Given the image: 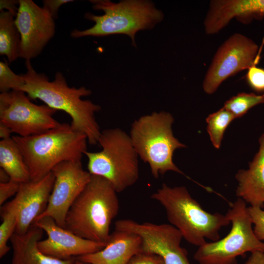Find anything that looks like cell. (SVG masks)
I'll return each mask as SVG.
<instances>
[{"label":"cell","mask_w":264,"mask_h":264,"mask_svg":"<svg viewBox=\"0 0 264 264\" xmlns=\"http://www.w3.org/2000/svg\"><path fill=\"white\" fill-rule=\"evenodd\" d=\"M25 66L27 71L22 74L25 83L19 90L30 99H39L53 109L66 112L71 117L74 130L84 133L90 145L98 144L101 131L95 114L101 108L90 100L82 99L90 95L91 91L84 87H69L60 72H57L54 80L50 81L45 74L35 70L30 61H26Z\"/></svg>","instance_id":"6da1fadb"},{"label":"cell","mask_w":264,"mask_h":264,"mask_svg":"<svg viewBox=\"0 0 264 264\" xmlns=\"http://www.w3.org/2000/svg\"><path fill=\"white\" fill-rule=\"evenodd\" d=\"M117 193L107 179L91 175L68 210L64 228L84 239L107 243L110 223L119 211Z\"/></svg>","instance_id":"7a4b0ae2"},{"label":"cell","mask_w":264,"mask_h":264,"mask_svg":"<svg viewBox=\"0 0 264 264\" xmlns=\"http://www.w3.org/2000/svg\"><path fill=\"white\" fill-rule=\"evenodd\" d=\"M28 168L30 180L38 181L65 161H81L87 151L88 138L64 123L40 134L13 136Z\"/></svg>","instance_id":"3957f363"},{"label":"cell","mask_w":264,"mask_h":264,"mask_svg":"<svg viewBox=\"0 0 264 264\" xmlns=\"http://www.w3.org/2000/svg\"><path fill=\"white\" fill-rule=\"evenodd\" d=\"M151 198L164 207L167 220L183 238L198 247L205 243L206 239H220V230L230 223L226 215L204 210L185 186L171 187L163 183Z\"/></svg>","instance_id":"277c9868"},{"label":"cell","mask_w":264,"mask_h":264,"mask_svg":"<svg viewBox=\"0 0 264 264\" xmlns=\"http://www.w3.org/2000/svg\"><path fill=\"white\" fill-rule=\"evenodd\" d=\"M90 1L94 10H101L104 14L97 16L90 12L86 13L85 18L93 21L94 24L84 30H73L70 33L72 38L123 34L129 36L132 45L136 47V33L141 30L152 29L164 17L163 12L157 9L151 0H123L118 2L109 0Z\"/></svg>","instance_id":"5b68a950"},{"label":"cell","mask_w":264,"mask_h":264,"mask_svg":"<svg viewBox=\"0 0 264 264\" xmlns=\"http://www.w3.org/2000/svg\"><path fill=\"white\" fill-rule=\"evenodd\" d=\"M174 119L168 112H153L135 120L130 137L138 156L156 178L169 171L182 174L173 161L175 151L186 146L173 135Z\"/></svg>","instance_id":"8992f818"},{"label":"cell","mask_w":264,"mask_h":264,"mask_svg":"<svg viewBox=\"0 0 264 264\" xmlns=\"http://www.w3.org/2000/svg\"><path fill=\"white\" fill-rule=\"evenodd\" d=\"M98 144L101 151L84 154L88 172L107 179L117 193L133 185L139 177L138 155L130 135L119 128L106 129Z\"/></svg>","instance_id":"52a82bcc"},{"label":"cell","mask_w":264,"mask_h":264,"mask_svg":"<svg viewBox=\"0 0 264 264\" xmlns=\"http://www.w3.org/2000/svg\"><path fill=\"white\" fill-rule=\"evenodd\" d=\"M232 224L223 238L198 246L194 258L199 264H237V258L246 252H264V242L255 235L248 207L238 198L226 213Z\"/></svg>","instance_id":"ba28073f"},{"label":"cell","mask_w":264,"mask_h":264,"mask_svg":"<svg viewBox=\"0 0 264 264\" xmlns=\"http://www.w3.org/2000/svg\"><path fill=\"white\" fill-rule=\"evenodd\" d=\"M56 110L46 105H37L20 90L0 94V123L18 136L38 134L59 126L54 117Z\"/></svg>","instance_id":"9c48e42d"},{"label":"cell","mask_w":264,"mask_h":264,"mask_svg":"<svg viewBox=\"0 0 264 264\" xmlns=\"http://www.w3.org/2000/svg\"><path fill=\"white\" fill-rule=\"evenodd\" d=\"M261 48L240 33L229 37L216 51L205 75L202 87L207 94L214 93L227 78L258 63Z\"/></svg>","instance_id":"30bf717a"},{"label":"cell","mask_w":264,"mask_h":264,"mask_svg":"<svg viewBox=\"0 0 264 264\" xmlns=\"http://www.w3.org/2000/svg\"><path fill=\"white\" fill-rule=\"evenodd\" d=\"M114 229L138 235L142 241L141 251L160 256L164 264H191L187 250L180 245L181 233L171 224L122 219L114 223Z\"/></svg>","instance_id":"8fae6325"},{"label":"cell","mask_w":264,"mask_h":264,"mask_svg":"<svg viewBox=\"0 0 264 264\" xmlns=\"http://www.w3.org/2000/svg\"><path fill=\"white\" fill-rule=\"evenodd\" d=\"M51 172L55 181L48 204L35 220L49 217L58 225L64 228L68 211L89 181L91 174L83 169L79 161L61 162Z\"/></svg>","instance_id":"7c38bea8"},{"label":"cell","mask_w":264,"mask_h":264,"mask_svg":"<svg viewBox=\"0 0 264 264\" xmlns=\"http://www.w3.org/2000/svg\"><path fill=\"white\" fill-rule=\"evenodd\" d=\"M15 22L21 35L20 57L30 61L53 37L54 19L32 0H19Z\"/></svg>","instance_id":"4fadbf2b"},{"label":"cell","mask_w":264,"mask_h":264,"mask_svg":"<svg viewBox=\"0 0 264 264\" xmlns=\"http://www.w3.org/2000/svg\"><path fill=\"white\" fill-rule=\"evenodd\" d=\"M33 224L44 231L47 236L46 239L38 242L39 250L58 259L69 260L93 253L103 249L107 243L81 238L58 225L49 217L37 220Z\"/></svg>","instance_id":"5bb4252c"},{"label":"cell","mask_w":264,"mask_h":264,"mask_svg":"<svg viewBox=\"0 0 264 264\" xmlns=\"http://www.w3.org/2000/svg\"><path fill=\"white\" fill-rule=\"evenodd\" d=\"M55 181L52 172L41 179L21 183L14 200L19 211L16 233H25L45 210Z\"/></svg>","instance_id":"9a60e30c"},{"label":"cell","mask_w":264,"mask_h":264,"mask_svg":"<svg viewBox=\"0 0 264 264\" xmlns=\"http://www.w3.org/2000/svg\"><path fill=\"white\" fill-rule=\"evenodd\" d=\"M264 17V0H213L204 21L207 34L218 33L234 18L243 23Z\"/></svg>","instance_id":"2e32d148"},{"label":"cell","mask_w":264,"mask_h":264,"mask_svg":"<svg viewBox=\"0 0 264 264\" xmlns=\"http://www.w3.org/2000/svg\"><path fill=\"white\" fill-rule=\"evenodd\" d=\"M141 246L138 235L114 230L103 249L76 258L88 264H128L133 256L141 251Z\"/></svg>","instance_id":"e0dca14e"},{"label":"cell","mask_w":264,"mask_h":264,"mask_svg":"<svg viewBox=\"0 0 264 264\" xmlns=\"http://www.w3.org/2000/svg\"><path fill=\"white\" fill-rule=\"evenodd\" d=\"M259 150L247 170H240L235 175L238 181L236 196L250 206H264V133L259 138Z\"/></svg>","instance_id":"ac0fdd59"},{"label":"cell","mask_w":264,"mask_h":264,"mask_svg":"<svg viewBox=\"0 0 264 264\" xmlns=\"http://www.w3.org/2000/svg\"><path fill=\"white\" fill-rule=\"evenodd\" d=\"M43 230L35 224L24 234L14 233L10 241L13 249L11 264H76V258L60 260L47 255L38 247Z\"/></svg>","instance_id":"d6986e66"},{"label":"cell","mask_w":264,"mask_h":264,"mask_svg":"<svg viewBox=\"0 0 264 264\" xmlns=\"http://www.w3.org/2000/svg\"><path fill=\"white\" fill-rule=\"evenodd\" d=\"M0 167L7 173L12 180L20 183L30 180L28 168L12 137L0 141Z\"/></svg>","instance_id":"ffe728a7"},{"label":"cell","mask_w":264,"mask_h":264,"mask_svg":"<svg viewBox=\"0 0 264 264\" xmlns=\"http://www.w3.org/2000/svg\"><path fill=\"white\" fill-rule=\"evenodd\" d=\"M15 18L9 12H0V54L5 55L9 63L20 57L21 35Z\"/></svg>","instance_id":"44dd1931"},{"label":"cell","mask_w":264,"mask_h":264,"mask_svg":"<svg viewBox=\"0 0 264 264\" xmlns=\"http://www.w3.org/2000/svg\"><path fill=\"white\" fill-rule=\"evenodd\" d=\"M2 222L0 226V258H2L10 250L7 243L15 232L17 226L19 211L13 199L5 203L0 209Z\"/></svg>","instance_id":"7402d4cb"},{"label":"cell","mask_w":264,"mask_h":264,"mask_svg":"<svg viewBox=\"0 0 264 264\" xmlns=\"http://www.w3.org/2000/svg\"><path fill=\"white\" fill-rule=\"evenodd\" d=\"M234 119L235 116L223 107L207 117V130L215 148H220L224 133Z\"/></svg>","instance_id":"603a6c76"},{"label":"cell","mask_w":264,"mask_h":264,"mask_svg":"<svg viewBox=\"0 0 264 264\" xmlns=\"http://www.w3.org/2000/svg\"><path fill=\"white\" fill-rule=\"evenodd\" d=\"M261 104H264V94L241 92L226 101L223 107L237 118L242 117L250 109Z\"/></svg>","instance_id":"cb8c5ba5"},{"label":"cell","mask_w":264,"mask_h":264,"mask_svg":"<svg viewBox=\"0 0 264 264\" xmlns=\"http://www.w3.org/2000/svg\"><path fill=\"white\" fill-rule=\"evenodd\" d=\"M25 81L22 75L15 74L9 67L7 60L0 62V91L19 90Z\"/></svg>","instance_id":"d4e9b609"},{"label":"cell","mask_w":264,"mask_h":264,"mask_svg":"<svg viewBox=\"0 0 264 264\" xmlns=\"http://www.w3.org/2000/svg\"><path fill=\"white\" fill-rule=\"evenodd\" d=\"M257 64L251 66L245 75L249 86L257 92H264V69L257 67Z\"/></svg>","instance_id":"484cf974"},{"label":"cell","mask_w":264,"mask_h":264,"mask_svg":"<svg viewBox=\"0 0 264 264\" xmlns=\"http://www.w3.org/2000/svg\"><path fill=\"white\" fill-rule=\"evenodd\" d=\"M251 215L254 233L257 238L264 241V210L256 207H248Z\"/></svg>","instance_id":"4316f807"},{"label":"cell","mask_w":264,"mask_h":264,"mask_svg":"<svg viewBox=\"0 0 264 264\" xmlns=\"http://www.w3.org/2000/svg\"><path fill=\"white\" fill-rule=\"evenodd\" d=\"M20 185V183L12 180L6 183H0V205L9 198L18 193Z\"/></svg>","instance_id":"83f0119b"},{"label":"cell","mask_w":264,"mask_h":264,"mask_svg":"<svg viewBox=\"0 0 264 264\" xmlns=\"http://www.w3.org/2000/svg\"><path fill=\"white\" fill-rule=\"evenodd\" d=\"M128 264H164L159 256L141 251L133 256Z\"/></svg>","instance_id":"f1b7e54d"},{"label":"cell","mask_w":264,"mask_h":264,"mask_svg":"<svg viewBox=\"0 0 264 264\" xmlns=\"http://www.w3.org/2000/svg\"><path fill=\"white\" fill-rule=\"evenodd\" d=\"M73 1V0H43V7L55 19L57 18L59 9L62 5Z\"/></svg>","instance_id":"f546056e"},{"label":"cell","mask_w":264,"mask_h":264,"mask_svg":"<svg viewBox=\"0 0 264 264\" xmlns=\"http://www.w3.org/2000/svg\"><path fill=\"white\" fill-rule=\"evenodd\" d=\"M19 0H0V11H3L6 10L12 13L15 17L17 15L19 8Z\"/></svg>","instance_id":"4dcf8cb0"},{"label":"cell","mask_w":264,"mask_h":264,"mask_svg":"<svg viewBox=\"0 0 264 264\" xmlns=\"http://www.w3.org/2000/svg\"><path fill=\"white\" fill-rule=\"evenodd\" d=\"M245 264H264V252L255 251L251 253Z\"/></svg>","instance_id":"1f68e13d"},{"label":"cell","mask_w":264,"mask_h":264,"mask_svg":"<svg viewBox=\"0 0 264 264\" xmlns=\"http://www.w3.org/2000/svg\"><path fill=\"white\" fill-rule=\"evenodd\" d=\"M11 129L5 125L0 123V137L1 139H7L12 136Z\"/></svg>","instance_id":"d6a6232c"},{"label":"cell","mask_w":264,"mask_h":264,"mask_svg":"<svg viewBox=\"0 0 264 264\" xmlns=\"http://www.w3.org/2000/svg\"><path fill=\"white\" fill-rule=\"evenodd\" d=\"M10 177L7 173L3 169L0 168V183H6L10 180Z\"/></svg>","instance_id":"836d02e7"},{"label":"cell","mask_w":264,"mask_h":264,"mask_svg":"<svg viewBox=\"0 0 264 264\" xmlns=\"http://www.w3.org/2000/svg\"><path fill=\"white\" fill-rule=\"evenodd\" d=\"M76 264H88L86 263L83 262L82 261H80L77 260L76 258Z\"/></svg>","instance_id":"e575fe53"}]
</instances>
